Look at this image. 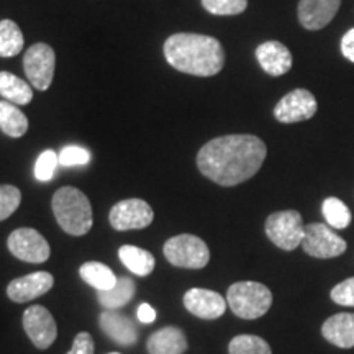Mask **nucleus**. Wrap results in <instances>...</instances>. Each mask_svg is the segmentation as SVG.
I'll list each match as a JSON object with an SVG mask.
<instances>
[{
	"label": "nucleus",
	"mask_w": 354,
	"mask_h": 354,
	"mask_svg": "<svg viewBox=\"0 0 354 354\" xmlns=\"http://www.w3.org/2000/svg\"><path fill=\"white\" fill-rule=\"evenodd\" d=\"M268 148L254 135H227L210 140L197 154V167L207 179L233 187L251 179L263 166Z\"/></svg>",
	"instance_id": "obj_1"
},
{
	"label": "nucleus",
	"mask_w": 354,
	"mask_h": 354,
	"mask_svg": "<svg viewBox=\"0 0 354 354\" xmlns=\"http://www.w3.org/2000/svg\"><path fill=\"white\" fill-rule=\"evenodd\" d=\"M165 57L176 71L197 77L215 76L225 64L218 39L197 33L171 35L165 43Z\"/></svg>",
	"instance_id": "obj_2"
},
{
	"label": "nucleus",
	"mask_w": 354,
	"mask_h": 354,
	"mask_svg": "<svg viewBox=\"0 0 354 354\" xmlns=\"http://www.w3.org/2000/svg\"><path fill=\"white\" fill-rule=\"evenodd\" d=\"M53 214L59 227L68 234L73 236H82L91 232L92 221V207L86 194L76 187H61L53 196Z\"/></svg>",
	"instance_id": "obj_3"
},
{
	"label": "nucleus",
	"mask_w": 354,
	"mask_h": 354,
	"mask_svg": "<svg viewBox=\"0 0 354 354\" xmlns=\"http://www.w3.org/2000/svg\"><path fill=\"white\" fill-rule=\"evenodd\" d=\"M227 302L236 317L254 320L268 313L272 305V294L259 282H236L228 289Z\"/></svg>",
	"instance_id": "obj_4"
},
{
	"label": "nucleus",
	"mask_w": 354,
	"mask_h": 354,
	"mask_svg": "<svg viewBox=\"0 0 354 354\" xmlns=\"http://www.w3.org/2000/svg\"><path fill=\"white\" fill-rule=\"evenodd\" d=\"M165 256L172 266L184 269H202L209 264L210 250L196 234H177L166 241Z\"/></svg>",
	"instance_id": "obj_5"
},
{
	"label": "nucleus",
	"mask_w": 354,
	"mask_h": 354,
	"mask_svg": "<svg viewBox=\"0 0 354 354\" xmlns=\"http://www.w3.org/2000/svg\"><path fill=\"white\" fill-rule=\"evenodd\" d=\"M266 234L274 245L284 251H294L302 245L305 225L297 210H282L266 220Z\"/></svg>",
	"instance_id": "obj_6"
},
{
	"label": "nucleus",
	"mask_w": 354,
	"mask_h": 354,
	"mask_svg": "<svg viewBox=\"0 0 354 354\" xmlns=\"http://www.w3.org/2000/svg\"><path fill=\"white\" fill-rule=\"evenodd\" d=\"M302 248L312 258L331 259L346 251V241L328 225L310 223L305 225Z\"/></svg>",
	"instance_id": "obj_7"
},
{
	"label": "nucleus",
	"mask_w": 354,
	"mask_h": 354,
	"mask_svg": "<svg viewBox=\"0 0 354 354\" xmlns=\"http://www.w3.org/2000/svg\"><path fill=\"white\" fill-rule=\"evenodd\" d=\"M56 68V53L50 44L37 43L28 48L24 56L26 77L37 91H48L53 84Z\"/></svg>",
	"instance_id": "obj_8"
},
{
	"label": "nucleus",
	"mask_w": 354,
	"mask_h": 354,
	"mask_svg": "<svg viewBox=\"0 0 354 354\" xmlns=\"http://www.w3.org/2000/svg\"><path fill=\"white\" fill-rule=\"evenodd\" d=\"M10 253L25 263L41 264L51 256V248L44 236L33 228H19L7 240Z\"/></svg>",
	"instance_id": "obj_9"
},
{
	"label": "nucleus",
	"mask_w": 354,
	"mask_h": 354,
	"mask_svg": "<svg viewBox=\"0 0 354 354\" xmlns=\"http://www.w3.org/2000/svg\"><path fill=\"white\" fill-rule=\"evenodd\" d=\"M154 212L148 202L141 198H127L115 203L110 210V225L118 232L141 230L153 223Z\"/></svg>",
	"instance_id": "obj_10"
},
{
	"label": "nucleus",
	"mask_w": 354,
	"mask_h": 354,
	"mask_svg": "<svg viewBox=\"0 0 354 354\" xmlns=\"http://www.w3.org/2000/svg\"><path fill=\"white\" fill-rule=\"evenodd\" d=\"M318 104L307 88H295L282 97L274 107V117L281 123H299L310 120L317 113Z\"/></svg>",
	"instance_id": "obj_11"
},
{
	"label": "nucleus",
	"mask_w": 354,
	"mask_h": 354,
	"mask_svg": "<svg viewBox=\"0 0 354 354\" xmlns=\"http://www.w3.org/2000/svg\"><path fill=\"white\" fill-rule=\"evenodd\" d=\"M24 328L38 349H48L57 336V325L50 310L32 305L24 313Z\"/></svg>",
	"instance_id": "obj_12"
},
{
	"label": "nucleus",
	"mask_w": 354,
	"mask_h": 354,
	"mask_svg": "<svg viewBox=\"0 0 354 354\" xmlns=\"http://www.w3.org/2000/svg\"><path fill=\"white\" fill-rule=\"evenodd\" d=\"M53 284H55V277L50 272H32L24 277L13 279L7 287V295L12 302H30V300L41 297L46 292H50Z\"/></svg>",
	"instance_id": "obj_13"
},
{
	"label": "nucleus",
	"mask_w": 354,
	"mask_h": 354,
	"mask_svg": "<svg viewBox=\"0 0 354 354\" xmlns=\"http://www.w3.org/2000/svg\"><path fill=\"white\" fill-rule=\"evenodd\" d=\"M228 302L218 292L209 289H190L184 295V307L189 310L192 315L203 320H216L225 313Z\"/></svg>",
	"instance_id": "obj_14"
},
{
	"label": "nucleus",
	"mask_w": 354,
	"mask_h": 354,
	"mask_svg": "<svg viewBox=\"0 0 354 354\" xmlns=\"http://www.w3.org/2000/svg\"><path fill=\"white\" fill-rule=\"evenodd\" d=\"M342 0H300L299 21L310 32L325 28L339 10Z\"/></svg>",
	"instance_id": "obj_15"
},
{
	"label": "nucleus",
	"mask_w": 354,
	"mask_h": 354,
	"mask_svg": "<svg viewBox=\"0 0 354 354\" xmlns=\"http://www.w3.org/2000/svg\"><path fill=\"white\" fill-rule=\"evenodd\" d=\"M256 59L266 74L279 77L292 68V55L289 48L279 41H264L256 50Z\"/></svg>",
	"instance_id": "obj_16"
},
{
	"label": "nucleus",
	"mask_w": 354,
	"mask_h": 354,
	"mask_svg": "<svg viewBox=\"0 0 354 354\" xmlns=\"http://www.w3.org/2000/svg\"><path fill=\"white\" fill-rule=\"evenodd\" d=\"M100 326L109 338H112L115 343L122 344V346H133L138 339L135 323L123 313L115 312V310H105L102 313Z\"/></svg>",
	"instance_id": "obj_17"
},
{
	"label": "nucleus",
	"mask_w": 354,
	"mask_h": 354,
	"mask_svg": "<svg viewBox=\"0 0 354 354\" xmlns=\"http://www.w3.org/2000/svg\"><path fill=\"white\" fill-rule=\"evenodd\" d=\"M322 335L335 346L348 349L354 346V313H336L323 323Z\"/></svg>",
	"instance_id": "obj_18"
},
{
	"label": "nucleus",
	"mask_w": 354,
	"mask_h": 354,
	"mask_svg": "<svg viewBox=\"0 0 354 354\" xmlns=\"http://www.w3.org/2000/svg\"><path fill=\"white\" fill-rule=\"evenodd\" d=\"M187 346L184 331L176 326H166L154 331L148 339L149 354H184L187 351Z\"/></svg>",
	"instance_id": "obj_19"
},
{
	"label": "nucleus",
	"mask_w": 354,
	"mask_h": 354,
	"mask_svg": "<svg viewBox=\"0 0 354 354\" xmlns=\"http://www.w3.org/2000/svg\"><path fill=\"white\" fill-rule=\"evenodd\" d=\"M118 258L123 263V266L128 271L136 274L140 277L149 276L154 271V266H156V259L149 251L143 250V248L125 245L118 250Z\"/></svg>",
	"instance_id": "obj_20"
},
{
	"label": "nucleus",
	"mask_w": 354,
	"mask_h": 354,
	"mask_svg": "<svg viewBox=\"0 0 354 354\" xmlns=\"http://www.w3.org/2000/svg\"><path fill=\"white\" fill-rule=\"evenodd\" d=\"M0 95L15 105H26L33 99V88L15 74L2 71L0 73Z\"/></svg>",
	"instance_id": "obj_21"
},
{
	"label": "nucleus",
	"mask_w": 354,
	"mask_h": 354,
	"mask_svg": "<svg viewBox=\"0 0 354 354\" xmlns=\"http://www.w3.org/2000/svg\"><path fill=\"white\" fill-rule=\"evenodd\" d=\"M0 130L10 138H21L28 131V118L15 104L0 100Z\"/></svg>",
	"instance_id": "obj_22"
},
{
	"label": "nucleus",
	"mask_w": 354,
	"mask_h": 354,
	"mask_svg": "<svg viewBox=\"0 0 354 354\" xmlns=\"http://www.w3.org/2000/svg\"><path fill=\"white\" fill-rule=\"evenodd\" d=\"M79 276L86 284L94 287L95 290H109L117 284V276H115L112 269L109 266L91 261V263H84L79 269Z\"/></svg>",
	"instance_id": "obj_23"
},
{
	"label": "nucleus",
	"mask_w": 354,
	"mask_h": 354,
	"mask_svg": "<svg viewBox=\"0 0 354 354\" xmlns=\"http://www.w3.org/2000/svg\"><path fill=\"white\" fill-rule=\"evenodd\" d=\"M136 286L130 277H120L112 289L99 292V302L107 310H117L127 305L135 295Z\"/></svg>",
	"instance_id": "obj_24"
},
{
	"label": "nucleus",
	"mask_w": 354,
	"mask_h": 354,
	"mask_svg": "<svg viewBox=\"0 0 354 354\" xmlns=\"http://www.w3.org/2000/svg\"><path fill=\"white\" fill-rule=\"evenodd\" d=\"M24 33L13 20L0 21V56L12 57L24 50Z\"/></svg>",
	"instance_id": "obj_25"
},
{
	"label": "nucleus",
	"mask_w": 354,
	"mask_h": 354,
	"mask_svg": "<svg viewBox=\"0 0 354 354\" xmlns=\"http://www.w3.org/2000/svg\"><path fill=\"white\" fill-rule=\"evenodd\" d=\"M323 216H325L326 225L333 230H344L351 223V212L346 203L336 197H328L322 205Z\"/></svg>",
	"instance_id": "obj_26"
},
{
	"label": "nucleus",
	"mask_w": 354,
	"mask_h": 354,
	"mask_svg": "<svg viewBox=\"0 0 354 354\" xmlns=\"http://www.w3.org/2000/svg\"><path fill=\"white\" fill-rule=\"evenodd\" d=\"M228 351L230 354H272L268 342L254 335L234 336L230 342Z\"/></svg>",
	"instance_id": "obj_27"
},
{
	"label": "nucleus",
	"mask_w": 354,
	"mask_h": 354,
	"mask_svg": "<svg viewBox=\"0 0 354 354\" xmlns=\"http://www.w3.org/2000/svg\"><path fill=\"white\" fill-rule=\"evenodd\" d=\"M202 7L212 15H240L248 8V0H202Z\"/></svg>",
	"instance_id": "obj_28"
},
{
	"label": "nucleus",
	"mask_w": 354,
	"mask_h": 354,
	"mask_svg": "<svg viewBox=\"0 0 354 354\" xmlns=\"http://www.w3.org/2000/svg\"><path fill=\"white\" fill-rule=\"evenodd\" d=\"M59 166V156L53 149H46L39 154L37 159V165H35V177L39 183H48L55 176L56 167Z\"/></svg>",
	"instance_id": "obj_29"
},
{
	"label": "nucleus",
	"mask_w": 354,
	"mask_h": 354,
	"mask_svg": "<svg viewBox=\"0 0 354 354\" xmlns=\"http://www.w3.org/2000/svg\"><path fill=\"white\" fill-rule=\"evenodd\" d=\"M21 192L15 185H0V221L13 215L20 207Z\"/></svg>",
	"instance_id": "obj_30"
},
{
	"label": "nucleus",
	"mask_w": 354,
	"mask_h": 354,
	"mask_svg": "<svg viewBox=\"0 0 354 354\" xmlns=\"http://www.w3.org/2000/svg\"><path fill=\"white\" fill-rule=\"evenodd\" d=\"M57 156H59V165L64 167L86 166L91 162V151L77 145L64 146V148L57 153Z\"/></svg>",
	"instance_id": "obj_31"
},
{
	"label": "nucleus",
	"mask_w": 354,
	"mask_h": 354,
	"mask_svg": "<svg viewBox=\"0 0 354 354\" xmlns=\"http://www.w3.org/2000/svg\"><path fill=\"white\" fill-rule=\"evenodd\" d=\"M330 297L335 304L343 305V307H354V277L339 282L330 292Z\"/></svg>",
	"instance_id": "obj_32"
},
{
	"label": "nucleus",
	"mask_w": 354,
	"mask_h": 354,
	"mask_svg": "<svg viewBox=\"0 0 354 354\" xmlns=\"http://www.w3.org/2000/svg\"><path fill=\"white\" fill-rule=\"evenodd\" d=\"M94 338H92L91 333H79L73 342V348L68 354H94Z\"/></svg>",
	"instance_id": "obj_33"
},
{
	"label": "nucleus",
	"mask_w": 354,
	"mask_h": 354,
	"mask_svg": "<svg viewBox=\"0 0 354 354\" xmlns=\"http://www.w3.org/2000/svg\"><path fill=\"white\" fill-rule=\"evenodd\" d=\"M342 53L348 61L354 63V28L348 30L342 38Z\"/></svg>",
	"instance_id": "obj_34"
},
{
	"label": "nucleus",
	"mask_w": 354,
	"mask_h": 354,
	"mask_svg": "<svg viewBox=\"0 0 354 354\" xmlns=\"http://www.w3.org/2000/svg\"><path fill=\"white\" fill-rule=\"evenodd\" d=\"M138 320L145 325H149V323L156 320V310L149 304H141L138 307Z\"/></svg>",
	"instance_id": "obj_35"
},
{
	"label": "nucleus",
	"mask_w": 354,
	"mask_h": 354,
	"mask_svg": "<svg viewBox=\"0 0 354 354\" xmlns=\"http://www.w3.org/2000/svg\"><path fill=\"white\" fill-rule=\"evenodd\" d=\"M109 354H120V353H109Z\"/></svg>",
	"instance_id": "obj_36"
}]
</instances>
